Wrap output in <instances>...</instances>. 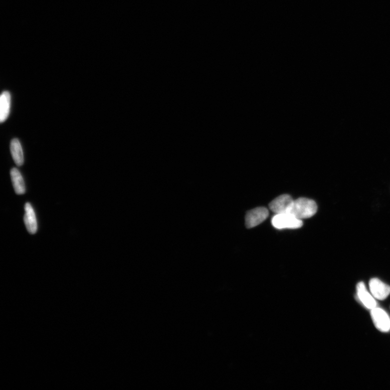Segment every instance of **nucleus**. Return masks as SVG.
Instances as JSON below:
<instances>
[{"instance_id":"20e7f679","label":"nucleus","mask_w":390,"mask_h":390,"mask_svg":"<svg viewBox=\"0 0 390 390\" xmlns=\"http://www.w3.org/2000/svg\"><path fill=\"white\" fill-rule=\"evenodd\" d=\"M293 202L294 200L290 195L286 194L280 195L269 203V209L276 214L289 213Z\"/></svg>"},{"instance_id":"423d86ee","label":"nucleus","mask_w":390,"mask_h":390,"mask_svg":"<svg viewBox=\"0 0 390 390\" xmlns=\"http://www.w3.org/2000/svg\"><path fill=\"white\" fill-rule=\"evenodd\" d=\"M369 286L370 291L376 299L383 300L390 294V286L379 279H371L369 282Z\"/></svg>"},{"instance_id":"6e6552de","label":"nucleus","mask_w":390,"mask_h":390,"mask_svg":"<svg viewBox=\"0 0 390 390\" xmlns=\"http://www.w3.org/2000/svg\"><path fill=\"white\" fill-rule=\"evenodd\" d=\"M357 291L358 297L365 306L371 310L376 307L377 304L375 300L368 292L366 285L363 282L358 283L357 285Z\"/></svg>"},{"instance_id":"39448f33","label":"nucleus","mask_w":390,"mask_h":390,"mask_svg":"<svg viewBox=\"0 0 390 390\" xmlns=\"http://www.w3.org/2000/svg\"><path fill=\"white\" fill-rule=\"evenodd\" d=\"M371 315L377 329L383 332L390 331V319L385 311L381 308L375 307L371 310Z\"/></svg>"},{"instance_id":"9d476101","label":"nucleus","mask_w":390,"mask_h":390,"mask_svg":"<svg viewBox=\"0 0 390 390\" xmlns=\"http://www.w3.org/2000/svg\"><path fill=\"white\" fill-rule=\"evenodd\" d=\"M10 153L12 159L17 166H21L24 163V155L22 147L17 138L12 139L10 144Z\"/></svg>"},{"instance_id":"f03ea898","label":"nucleus","mask_w":390,"mask_h":390,"mask_svg":"<svg viewBox=\"0 0 390 390\" xmlns=\"http://www.w3.org/2000/svg\"><path fill=\"white\" fill-rule=\"evenodd\" d=\"M272 223L274 228L278 229H298L303 225L301 219L288 213L276 214L272 219Z\"/></svg>"},{"instance_id":"7ed1b4c3","label":"nucleus","mask_w":390,"mask_h":390,"mask_svg":"<svg viewBox=\"0 0 390 390\" xmlns=\"http://www.w3.org/2000/svg\"><path fill=\"white\" fill-rule=\"evenodd\" d=\"M269 215L268 210L265 207H258L247 213L245 224L248 229L252 228L265 221Z\"/></svg>"},{"instance_id":"1a4fd4ad","label":"nucleus","mask_w":390,"mask_h":390,"mask_svg":"<svg viewBox=\"0 0 390 390\" xmlns=\"http://www.w3.org/2000/svg\"><path fill=\"white\" fill-rule=\"evenodd\" d=\"M11 95L9 92L3 91L0 97V122L7 120L10 113Z\"/></svg>"},{"instance_id":"0eeeda50","label":"nucleus","mask_w":390,"mask_h":390,"mask_svg":"<svg viewBox=\"0 0 390 390\" xmlns=\"http://www.w3.org/2000/svg\"><path fill=\"white\" fill-rule=\"evenodd\" d=\"M24 223L31 234H34L37 230V223L35 213L30 203H27L24 206Z\"/></svg>"},{"instance_id":"f257e3e1","label":"nucleus","mask_w":390,"mask_h":390,"mask_svg":"<svg viewBox=\"0 0 390 390\" xmlns=\"http://www.w3.org/2000/svg\"><path fill=\"white\" fill-rule=\"evenodd\" d=\"M317 209L318 206L315 201L302 197L294 200L291 209L288 213L302 219L312 217L316 214Z\"/></svg>"},{"instance_id":"9b49d317","label":"nucleus","mask_w":390,"mask_h":390,"mask_svg":"<svg viewBox=\"0 0 390 390\" xmlns=\"http://www.w3.org/2000/svg\"><path fill=\"white\" fill-rule=\"evenodd\" d=\"M10 177L16 194H24L26 192V186L20 171L17 168H12L10 171Z\"/></svg>"}]
</instances>
